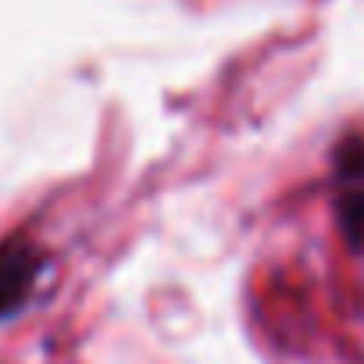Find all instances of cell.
<instances>
[{
  "instance_id": "6da1fadb",
  "label": "cell",
  "mask_w": 364,
  "mask_h": 364,
  "mask_svg": "<svg viewBox=\"0 0 364 364\" xmlns=\"http://www.w3.org/2000/svg\"><path fill=\"white\" fill-rule=\"evenodd\" d=\"M336 211L346 240L364 247V139H346L336 150Z\"/></svg>"
},
{
  "instance_id": "7a4b0ae2",
  "label": "cell",
  "mask_w": 364,
  "mask_h": 364,
  "mask_svg": "<svg viewBox=\"0 0 364 364\" xmlns=\"http://www.w3.org/2000/svg\"><path fill=\"white\" fill-rule=\"evenodd\" d=\"M40 250L33 243H8L4 250H0V314H11L33 289L36 275H40Z\"/></svg>"
}]
</instances>
